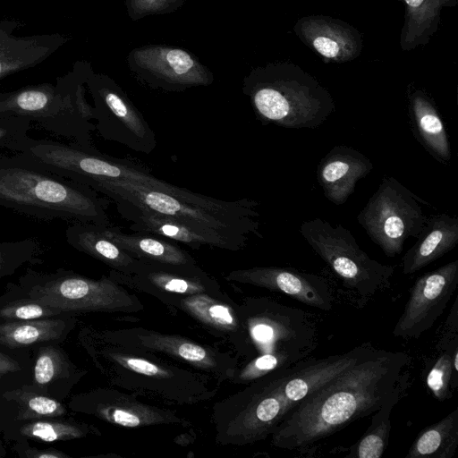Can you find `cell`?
Segmentation results:
<instances>
[{"label":"cell","mask_w":458,"mask_h":458,"mask_svg":"<svg viewBox=\"0 0 458 458\" xmlns=\"http://www.w3.org/2000/svg\"><path fill=\"white\" fill-rule=\"evenodd\" d=\"M21 26L14 19L0 20V80L38 65L69 40L61 33L15 35Z\"/></svg>","instance_id":"obj_22"},{"label":"cell","mask_w":458,"mask_h":458,"mask_svg":"<svg viewBox=\"0 0 458 458\" xmlns=\"http://www.w3.org/2000/svg\"><path fill=\"white\" fill-rule=\"evenodd\" d=\"M29 272L25 277L34 282L29 297L62 312L136 313L144 308L135 294L109 276L91 279L64 270L51 275Z\"/></svg>","instance_id":"obj_11"},{"label":"cell","mask_w":458,"mask_h":458,"mask_svg":"<svg viewBox=\"0 0 458 458\" xmlns=\"http://www.w3.org/2000/svg\"><path fill=\"white\" fill-rule=\"evenodd\" d=\"M49 450H47L46 452H38V453H35L33 454H31L32 457H37V458H60V457H67V455H65L64 454H62V453H59V452H55V451H51V452H48Z\"/></svg>","instance_id":"obj_41"},{"label":"cell","mask_w":458,"mask_h":458,"mask_svg":"<svg viewBox=\"0 0 458 458\" xmlns=\"http://www.w3.org/2000/svg\"><path fill=\"white\" fill-rule=\"evenodd\" d=\"M458 284V259L418 277L393 335L417 339L443 314Z\"/></svg>","instance_id":"obj_16"},{"label":"cell","mask_w":458,"mask_h":458,"mask_svg":"<svg viewBox=\"0 0 458 458\" xmlns=\"http://www.w3.org/2000/svg\"><path fill=\"white\" fill-rule=\"evenodd\" d=\"M19 364L9 356L0 352V374L20 370Z\"/></svg>","instance_id":"obj_40"},{"label":"cell","mask_w":458,"mask_h":458,"mask_svg":"<svg viewBox=\"0 0 458 458\" xmlns=\"http://www.w3.org/2000/svg\"><path fill=\"white\" fill-rule=\"evenodd\" d=\"M458 243V218L445 213L428 217L415 244L403 257V273L411 275L447 252Z\"/></svg>","instance_id":"obj_24"},{"label":"cell","mask_w":458,"mask_h":458,"mask_svg":"<svg viewBox=\"0 0 458 458\" xmlns=\"http://www.w3.org/2000/svg\"><path fill=\"white\" fill-rule=\"evenodd\" d=\"M127 65L145 86L165 92H182L214 82L213 72L185 48L148 44L131 49Z\"/></svg>","instance_id":"obj_14"},{"label":"cell","mask_w":458,"mask_h":458,"mask_svg":"<svg viewBox=\"0 0 458 458\" xmlns=\"http://www.w3.org/2000/svg\"><path fill=\"white\" fill-rule=\"evenodd\" d=\"M293 32L327 64L352 61L362 50L360 32L348 22L330 16L301 17L294 24Z\"/></svg>","instance_id":"obj_21"},{"label":"cell","mask_w":458,"mask_h":458,"mask_svg":"<svg viewBox=\"0 0 458 458\" xmlns=\"http://www.w3.org/2000/svg\"><path fill=\"white\" fill-rule=\"evenodd\" d=\"M91 70L90 63L77 61L55 84L0 91V115L27 118L50 133L93 148V106L86 99V81Z\"/></svg>","instance_id":"obj_7"},{"label":"cell","mask_w":458,"mask_h":458,"mask_svg":"<svg viewBox=\"0 0 458 458\" xmlns=\"http://www.w3.org/2000/svg\"><path fill=\"white\" fill-rule=\"evenodd\" d=\"M200 323L206 329L227 341L234 349L236 357L243 363L248 357L247 335L241 320L238 304L227 294L197 293L169 295L159 300Z\"/></svg>","instance_id":"obj_19"},{"label":"cell","mask_w":458,"mask_h":458,"mask_svg":"<svg viewBox=\"0 0 458 458\" xmlns=\"http://www.w3.org/2000/svg\"><path fill=\"white\" fill-rule=\"evenodd\" d=\"M89 431L77 424L59 421H36L24 425L21 432L27 437L45 442L68 440L84 437Z\"/></svg>","instance_id":"obj_34"},{"label":"cell","mask_w":458,"mask_h":458,"mask_svg":"<svg viewBox=\"0 0 458 458\" xmlns=\"http://www.w3.org/2000/svg\"><path fill=\"white\" fill-rule=\"evenodd\" d=\"M242 93L257 118L289 129H315L335 110L330 92L299 65L257 66L243 78Z\"/></svg>","instance_id":"obj_5"},{"label":"cell","mask_w":458,"mask_h":458,"mask_svg":"<svg viewBox=\"0 0 458 458\" xmlns=\"http://www.w3.org/2000/svg\"><path fill=\"white\" fill-rule=\"evenodd\" d=\"M187 0H124L128 17L136 21L151 15H164L174 13L182 7Z\"/></svg>","instance_id":"obj_38"},{"label":"cell","mask_w":458,"mask_h":458,"mask_svg":"<svg viewBox=\"0 0 458 458\" xmlns=\"http://www.w3.org/2000/svg\"><path fill=\"white\" fill-rule=\"evenodd\" d=\"M300 233L343 285L356 293L360 307L389 288L394 267L372 259L342 225L334 226L317 217L303 221Z\"/></svg>","instance_id":"obj_8"},{"label":"cell","mask_w":458,"mask_h":458,"mask_svg":"<svg viewBox=\"0 0 458 458\" xmlns=\"http://www.w3.org/2000/svg\"><path fill=\"white\" fill-rule=\"evenodd\" d=\"M225 279L284 293L312 308L328 311L334 296L328 281L293 267H254L228 272Z\"/></svg>","instance_id":"obj_18"},{"label":"cell","mask_w":458,"mask_h":458,"mask_svg":"<svg viewBox=\"0 0 458 458\" xmlns=\"http://www.w3.org/2000/svg\"><path fill=\"white\" fill-rule=\"evenodd\" d=\"M65 238L75 250L120 273H133L140 262L106 237L101 226L95 224L75 222L66 228Z\"/></svg>","instance_id":"obj_27"},{"label":"cell","mask_w":458,"mask_h":458,"mask_svg":"<svg viewBox=\"0 0 458 458\" xmlns=\"http://www.w3.org/2000/svg\"><path fill=\"white\" fill-rule=\"evenodd\" d=\"M429 204L393 176H384L377 190L357 216L370 240L389 258L403 250L409 237L418 239L428 220Z\"/></svg>","instance_id":"obj_10"},{"label":"cell","mask_w":458,"mask_h":458,"mask_svg":"<svg viewBox=\"0 0 458 458\" xmlns=\"http://www.w3.org/2000/svg\"><path fill=\"white\" fill-rule=\"evenodd\" d=\"M65 323L57 319L5 321L0 324V344L17 348L60 337Z\"/></svg>","instance_id":"obj_31"},{"label":"cell","mask_w":458,"mask_h":458,"mask_svg":"<svg viewBox=\"0 0 458 458\" xmlns=\"http://www.w3.org/2000/svg\"><path fill=\"white\" fill-rule=\"evenodd\" d=\"M111 279L123 286L160 300L169 295L213 293L225 295L217 281L199 265H170L140 260L133 273L110 271Z\"/></svg>","instance_id":"obj_17"},{"label":"cell","mask_w":458,"mask_h":458,"mask_svg":"<svg viewBox=\"0 0 458 458\" xmlns=\"http://www.w3.org/2000/svg\"><path fill=\"white\" fill-rule=\"evenodd\" d=\"M96 366L112 386L137 395L177 405L211 400L217 389L211 378L153 353L104 340L90 333L87 340Z\"/></svg>","instance_id":"obj_4"},{"label":"cell","mask_w":458,"mask_h":458,"mask_svg":"<svg viewBox=\"0 0 458 458\" xmlns=\"http://www.w3.org/2000/svg\"><path fill=\"white\" fill-rule=\"evenodd\" d=\"M248 357L231 382L248 385L308 358L318 343L316 320L305 310L267 297H247L238 305Z\"/></svg>","instance_id":"obj_3"},{"label":"cell","mask_w":458,"mask_h":458,"mask_svg":"<svg viewBox=\"0 0 458 458\" xmlns=\"http://www.w3.org/2000/svg\"><path fill=\"white\" fill-rule=\"evenodd\" d=\"M39 249L33 238L0 242V278L36 259Z\"/></svg>","instance_id":"obj_33"},{"label":"cell","mask_w":458,"mask_h":458,"mask_svg":"<svg viewBox=\"0 0 458 458\" xmlns=\"http://www.w3.org/2000/svg\"><path fill=\"white\" fill-rule=\"evenodd\" d=\"M458 447V407L437 422L423 428L405 458H452Z\"/></svg>","instance_id":"obj_29"},{"label":"cell","mask_w":458,"mask_h":458,"mask_svg":"<svg viewBox=\"0 0 458 458\" xmlns=\"http://www.w3.org/2000/svg\"><path fill=\"white\" fill-rule=\"evenodd\" d=\"M94 333L104 340L124 347L161 354L219 383L231 381L240 364L239 359L228 352L196 343L180 335L144 327L104 329Z\"/></svg>","instance_id":"obj_12"},{"label":"cell","mask_w":458,"mask_h":458,"mask_svg":"<svg viewBox=\"0 0 458 458\" xmlns=\"http://www.w3.org/2000/svg\"><path fill=\"white\" fill-rule=\"evenodd\" d=\"M408 103L410 121L417 140L435 159L449 162L451 146L434 100L424 90L415 89L409 93Z\"/></svg>","instance_id":"obj_25"},{"label":"cell","mask_w":458,"mask_h":458,"mask_svg":"<svg viewBox=\"0 0 458 458\" xmlns=\"http://www.w3.org/2000/svg\"><path fill=\"white\" fill-rule=\"evenodd\" d=\"M63 313L32 299L12 301L0 309V318L5 321L30 320Z\"/></svg>","instance_id":"obj_37"},{"label":"cell","mask_w":458,"mask_h":458,"mask_svg":"<svg viewBox=\"0 0 458 458\" xmlns=\"http://www.w3.org/2000/svg\"><path fill=\"white\" fill-rule=\"evenodd\" d=\"M112 201L115 204L121 217L130 223L129 228L132 232L154 234L195 250L207 246L238 251L242 250L250 240L160 214L126 199H115Z\"/></svg>","instance_id":"obj_15"},{"label":"cell","mask_w":458,"mask_h":458,"mask_svg":"<svg viewBox=\"0 0 458 458\" xmlns=\"http://www.w3.org/2000/svg\"><path fill=\"white\" fill-rule=\"evenodd\" d=\"M24 405L28 411L38 416H61L65 412L60 403L42 395L26 396Z\"/></svg>","instance_id":"obj_39"},{"label":"cell","mask_w":458,"mask_h":458,"mask_svg":"<svg viewBox=\"0 0 458 458\" xmlns=\"http://www.w3.org/2000/svg\"><path fill=\"white\" fill-rule=\"evenodd\" d=\"M31 122L24 117L0 115V149L17 153L21 145L30 136Z\"/></svg>","instance_id":"obj_36"},{"label":"cell","mask_w":458,"mask_h":458,"mask_svg":"<svg viewBox=\"0 0 458 458\" xmlns=\"http://www.w3.org/2000/svg\"><path fill=\"white\" fill-rule=\"evenodd\" d=\"M409 356L375 348L312 390L272 432L271 445L301 450L380 408L394 388Z\"/></svg>","instance_id":"obj_1"},{"label":"cell","mask_w":458,"mask_h":458,"mask_svg":"<svg viewBox=\"0 0 458 458\" xmlns=\"http://www.w3.org/2000/svg\"><path fill=\"white\" fill-rule=\"evenodd\" d=\"M68 364L64 355L53 347L40 350L34 367V380L38 385H46L55 378L66 376Z\"/></svg>","instance_id":"obj_35"},{"label":"cell","mask_w":458,"mask_h":458,"mask_svg":"<svg viewBox=\"0 0 458 458\" xmlns=\"http://www.w3.org/2000/svg\"><path fill=\"white\" fill-rule=\"evenodd\" d=\"M404 4L400 47L411 51L425 46L438 30L441 11L456 6L458 0H399Z\"/></svg>","instance_id":"obj_28"},{"label":"cell","mask_w":458,"mask_h":458,"mask_svg":"<svg viewBox=\"0 0 458 458\" xmlns=\"http://www.w3.org/2000/svg\"><path fill=\"white\" fill-rule=\"evenodd\" d=\"M440 352L427 374L426 383L434 397L444 402L453 396L458 385V347Z\"/></svg>","instance_id":"obj_32"},{"label":"cell","mask_w":458,"mask_h":458,"mask_svg":"<svg viewBox=\"0 0 458 458\" xmlns=\"http://www.w3.org/2000/svg\"><path fill=\"white\" fill-rule=\"evenodd\" d=\"M102 233L133 258L152 263L198 265L184 249L171 241L154 234L124 233L118 226H101Z\"/></svg>","instance_id":"obj_26"},{"label":"cell","mask_w":458,"mask_h":458,"mask_svg":"<svg viewBox=\"0 0 458 458\" xmlns=\"http://www.w3.org/2000/svg\"><path fill=\"white\" fill-rule=\"evenodd\" d=\"M374 166L364 154L345 145H336L319 161L317 180L325 197L335 205L344 204L357 182Z\"/></svg>","instance_id":"obj_23"},{"label":"cell","mask_w":458,"mask_h":458,"mask_svg":"<svg viewBox=\"0 0 458 458\" xmlns=\"http://www.w3.org/2000/svg\"><path fill=\"white\" fill-rule=\"evenodd\" d=\"M137 396L114 388L98 389L89 394L87 410L102 420L125 428L191 426V421L174 410L151 405L139 400Z\"/></svg>","instance_id":"obj_20"},{"label":"cell","mask_w":458,"mask_h":458,"mask_svg":"<svg viewBox=\"0 0 458 458\" xmlns=\"http://www.w3.org/2000/svg\"><path fill=\"white\" fill-rule=\"evenodd\" d=\"M403 378L402 376L380 408L373 412L370 425L358 442L351 446L346 457L379 458L383 455L389 441L391 413L403 393Z\"/></svg>","instance_id":"obj_30"},{"label":"cell","mask_w":458,"mask_h":458,"mask_svg":"<svg viewBox=\"0 0 458 458\" xmlns=\"http://www.w3.org/2000/svg\"><path fill=\"white\" fill-rule=\"evenodd\" d=\"M86 88L93 100L95 131L101 138L138 153L153 152L157 145L155 131L113 78L91 70Z\"/></svg>","instance_id":"obj_13"},{"label":"cell","mask_w":458,"mask_h":458,"mask_svg":"<svg viewBox=\"0 0 458 458\" xmlns=\"http://www.w3.org/2000/svg\"><path fill=\"white\" fill-rule=\"evenodd\" d=\"M17 153L22 154L48 170L75 182L88 184L96 179L121 180L155 189H171L174 184L158 179L148 167L127 158H115L98 148H84L74 142H61L29 136Z\"/></svg>","instance_id":"obj_9"},{"label":"cell","mask_w":458,"mask_h":458,"mask_svg":"<svg viewBox=\"0 0 458 458\" xmlns=\"http://www.w3.org/2000/svg\"><path fill=\"white\" fill-rule=\"evenodd\" d=\"M87 185L111 201L126 199L157 213L231 235L248 239L251 235L263 237L259 231V202L252 199L226 201L176 185L163 190L121 180L96 179Z\"/></svg>","instance_id":"obj_6"},{"label":"cell","mask_w":458,"mask_h":458,"mask_svg":"<svg viewBox=\"0 0 458 458\" xmlns=\"http://www.w3.org/2000/svg\"><path fill=\"white\" fill-rule=\"evenodd\" d=\"M110 199L20 154L0 156V206L41 220L110 225Z\"/></svg>","instance_id":"obj_2"}]
</instances>
